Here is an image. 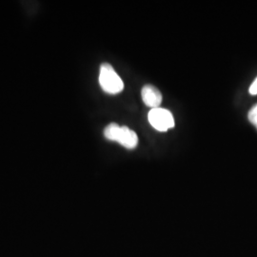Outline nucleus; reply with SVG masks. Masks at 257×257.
<instances>
[{"instance_id": "f257e3e1", "label": "nucleus", "mask_w": 257, "mask_h": 257, "mask_svg": "<svg viewBox=\"0 0 257 257\" xmlns=\"http://www.w3.org/2000/svg\"><path fill=\"white\" fill-rule=\"evenodd\" d=\"M104 137L110 141L119 143L123 147L133 150L138 145V138L135 131L127 126H119L116 123H110L104 130Z\"/></svg>"}, {"instance_id": "f03ea898", "label": "nucleus", "mask_w": 257, "mask_h": 257, "mask_svg": "<svg viewBox=\"0 0 257 257\" xmlns=\"http://www.w3.org/2000/svg\"><path fill=\"white\" fill-rule=\"evenodd\" d=\"M99 84L102 90L110 94H116L124 90V82L109 63H103L99 71Z\"/></svg>"}, {"instance_id": "7ed1b4c3", "label": "nucleus", "mask_w": 257, "mask_h": 257, "mask_svg": "<svg viewBox=\"0 0 257 257\" xmlns=\"http://www.w3.org/2000/svg\"><path fill=\"white\" fill-rule=\"evenodd\" d=\"M150 124L158 132H167L175 127V119L170 110L156 108L150 110L148 114Z\"/></svg>"}, {"instance_id": "20e7f679", "label": "nucleus", "mask_w": 257, "mask_h": 257, "mask_svg": "<svg viewBox=\"0 0 257 257\" xmlns=\"http://www.w3.org/2000/svg\"><path fill=\"white\" fill-rule=\"evenodd\" d=\"M141 96L144 104L152 109L159 108L163 99L160 91L153 85H145L141 91Z\"/></svg>"}, {"instance_id": "39448f33", "label": "nucleus", "mask_w": 257, "mask_h": 257, "mask_svg": "<svg viewBox=\"0 0 257 257\" xmlns=\"http://www.w3.org/2000/svg\"><path fill=\"white\" fill-rule=\"evenodd\" d=\"M248 120L257 128V105H255L248 112Z\"/></svg>"}, {"instance_id": "423d86ee", "label": "nucleus", "mask_w": 257, "mask_h": 257, "mask_svg": "<svg viewBox=\"0 0 257 257\" xmlns=\"http://www.w3.org/2000/svg\"><path fill=\"white\" fill-rule=\"evenodd\" d=\"M249 93L252 95L257 94V78L254 80V82L252 83L249 87Z\"/></svg>"}]
</instances>
